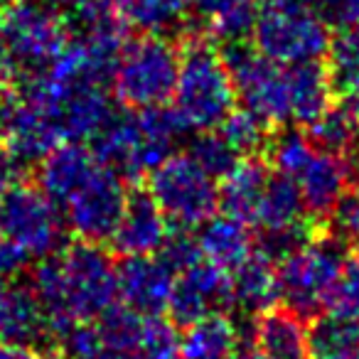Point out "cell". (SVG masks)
I'll return each instance as SVG.
<instances>
[{"instance_id": "cell-1", "label": "cell", "mask_w": 359, "mask_h": 359, "mask_svg": "<svg viewBox=\"0 0 359 359\" xmlns=\"http://www.w3.org/2000/svg\"><path fill=\"white\" fill-rule=\"evenodd\" d=\"M180 74L172 91V109L187 130L219 128L236 109V91L215 40L205 30L180 32Z\"/></svg>"}, {"instance_id": "cell-22", "label": "cell", "mask_w": 359, "mask_h": 359, "mask_svg": "<svg viewBox=\"0 0 359 359\" xmlns=\"http://www.w3.org/2000/svg\"><path fill=\"white\" fill-rule=\"evenodd\" d=\"M231 308L244 315H259L278 305V276L276 264L251 251L241 266L231 271Z\"/></svg>"}, {"instance_id": "cell-28", "label": "cell", "mask_w": 359, "mask_h": 359, "mask_svg": "<svg viewBox=\"0 0 359 359\" xmlns=\"http://www.w3.org/2000/svg\"><path fill=\"white\" fill-rule=\"evenodd\" d=\"M303 130H305V135H308V140L318 150L339 155L357 140L359 123H357V118L349 114L347 106L339 101V104L330 106L327 111H323V114H320L313 123L305 126Z\"/></svg>"}, {"instance_id": "cell-49", "label": "cell", "mask_w": 359, "mask_h": 359, "mask_svg": "<svg viewBox=\"0 0 359 359\" xmlns=\"http://www.w3.org/2000/svg\"><path fill=\"white\" fill-rule=\"evenodd\" d=\"M3 288H6V280H3V278H0V290H3Z\"/></svg>"}, {"instance_id": "cell-33", "label": "cell", "mask_w": 359, "mask_h": 359, "mask_svg": "<svg viewBox=\"0 0 359 359\" xmlns=\"http://www.w3.org/2000/svg\"><path fill=\"white\" fill-rule=\"evenodd\" d=\"M180 339H182L180 327L170 323V318L150 315V318L143 320L135 359H182Z\"/></svg>"}, {"instance_id": "cell-23", "label": "cell", "mask_w": 359, "mask_h": 359, "mask_svg": "<svg viewBox=\"0 0 359 359\" xmlns=\"http://www.w3.org/2000/svg\"><path fill=\"white\" fill-rule=\"evenodd\" d=\"M239 347L241 334L224 313H215L185 327L180 339L182 359H234Z\"/></svg>"}, {"instance_id": "cell-44", "label": "cell", "mask_w": 359, "mask_h": 359, "mask_svg": "<svg viewBox=\"0 0 359 359\" xmlns=\"http://www.w3.org/2000/svg\"><path fill=\"white\" fill-rule=\"evenodd\" d=\"M342 104L349 109V114L357 118V123H359V86L357 89H352V91H347V94H342Z\"/></svg>"}, {"instance_id": "cell-7", "label": "cell", "mask_w": 359, "mask_h": 359, "mask_svg": "<svg viewBox=\"0 0 359 359\" xmlns=\"http://www.w3.org/2000/svg\"><path fill=\"white\" fill-rule=\"evenodd\" d=\"M60 283L72 323L94 320L114 305L116 259L94 241L76 239L57 251Z\"/></svg>"}, {"instance_id": "cell-36", "label": "cell", "mask_w": 359, "mask_h": 359, "mask_svg": "<svg viewBox=\"0 0 359 359\" xmlns=\"http://www.w3.org/2000/svg\"><path fill=\"white\" fill-rule=\"evenodd\" d=\"M327 229L337 234L349 246V251H359V185L342 195L330 215Z\"/></svg>"}, {"instance_id": "cell-14", "label": "cell", "mask_w": 359, "mask_h": 359, "mask_svg": "<svg viewBox=\"0 0 359 359\" xmlns=\"http://www.w3.org/2000/svg\"><path fill=\"white\" fill-rule=\"evenodd\" d=\"M170 231L158 202L145 187H133L126 192V205L121 219L111 234V249L121 256H148L160 249Z\"/></svg>"}, {"instance_id": "cell-34", "label": "cell", "mask_w": 359, "mask_h": 359, "mask_svg": "<svg viewBox=\"0 0 359 359\" xmlns=\"http://www.w3.org/2000/svg\"><path fill=\"white\" fill-rule=\"evenodd\" d=\"M155 256H158L175 276H177L180 271L195 266L197 261H202L200 244H197V236L192 234V229H177V226H172V231H168V236H165V241L160 244V249L155 251Z\"/></svg>"}, {"instance_id": "cell-2", "label": "cell", "mask_w": 359, "mask_h": 359, "mask_svg": "<svg viewBox=\"0 0 359 359\" xmlns=\"http://www.w3.org/2000/svg\"><path fill=\"white\" fill-rule=\"evenodd\" d=\"M347 256L349 246L323 226L308 244L276 264L278 303L303 320L318 318L330 308Z\"/></svg>"}, {"instance_id": "cell-17", "label": "cell", "mask_w": 359, "mask_h": 359, "mask_svg": "<svg viewBox=\"0 0 359 359\" xmlns=\"http://www.w3.org/2000/svg\"><path fill=\"white\" fill-rule=\"evenodd\" d=\"M99 165L89 145L65 140L37 165V187L57 210H62V205L96 172Z\"/></svg>"}, {"instance_id": "cell-20", "label": "cell", "mask_w": 359, "mask_h": 359, "mask_svg": "<svg viewBox=\"0 0 359 359\" xmlns=\"http://www.w3.org/2000/svg\"><path fill=\"white\" fill-rule=\"evenodd\" d=\"M251 342L264 359H310L305 320L288 308L273 305L256 315Z\"/></svg>"}, {"instance_id": "cell-19", "label": "cell", "mask_w": 359, "mask_h": 359, "mask_svg": "<svg viewBox=\"0 0 359 359\" xmlns=\"http://www.w3.org/2000/svg\"><path fill=\"white\" fill-rule=\"evenodd\" d=\"M285 86H288L290 118L305 128L313 123L323 111L334 104V86L323 60L298 62L283 67Z\"/></svg>"}, {"instance_id": "cell-39", "label": "cell", "mask_w": 359, "mask_h": 359, "mask_svg": "<svg viewBox=\"0 0 359 359\" xmlns=\"http://www.w3.org/2000/svg\"><path fill=\"white\" fill-rule=\"evenodd\" d=\"M229 0H182V6H185V27H195V30H205L207 32V22L226 6ZM182 27V30H185ZM210 35V32H207Z\"/></svg>"}, {"instance_id": "cell-10", "label": "cell", "mask_w": 359, "mask_h": 359, "mask_svg": "<svg viewBox=\"0 0 359 359\" xmlns=\"http://www.w3.org/2000/svg\"><path fill=\"white\" fill-rule=\"evenodd\" d=\"M60 143L62 130L52 114L20 89L0 96V148H6L22 168L40 165Z\"/></svg>"}, {"instance_id": "cell-16", "label": "cell", "mask_w": 359, "mask_h": 359, "mask_svg": "<svg viewBox=\"0 0 359 359\" xmlns=\"http://www.w3.org/2000/svg\"><path fill=\"white\" fill-rule=\"evenodd\" d=\"M290 180L298 185L308 215L320 224L330 219V215L334 212L337 202L342 200V195L349 187L342 158L318 148L310 153V158L300 165L298 172Z\"/></svg>"}, {"instance_id": "cell-12", "label": "cell", "mask_w": 359, "mask_h": 359, "mask_svg": "<svg viewBox=\"0 0 359 359\" xmlns=\"http://www.w3.org/2000/svg\"><path fill=\"white\" fill-rule=\"evenodd\" d=\"M226 308H231L229 271L202 259L175 276L165 313L170 315V323L185 330Z\"/></svg>"}, {"instance_id": "cell-13", "label": "cell", "mask_w": 359, "mask_h": 359, "mask_svg": "<svg viewBox=\"0 0 359 359\" xmlns=\"http://www.w3.org/2000/svg\"><path fill=\"white\" fill-rule=\"evenodd\" d=\"M172 280L175 273L155 254L123 256L116 264V290L121 303L143 318L165 313Z\"/></svg>"}, {"instance_id": "cell-47", "label": "cell", "mask_w": 359, "mask_h": 359, "mask_svg": "<svg viewBox=\"0 0 359 359\" xmlns=\"http://www.w3.org/2000/svg\"><path fill=\"white\" fill-rule=\"evenodd\" d=\"M234 359H264V357H261V354L259 352H256V349L254 347H251L249 349V352H239V354H236V357Z\"/></svg>"}, {"instance_id": "cell-5", "label": "cell", "mask_w": 359, "mask_h": 359, "mask_svg": "<svg viewBox=\"0 0 359 359\" xmlns=\"http://www.w3.org/2000/svg\"><path fill=\"white\" fill-rule=\"evenodd\" d=\"M0 35L22 76L42 74L69 45L62 13L37 0H11L0 13Z\"/></svg>"}, {"instance_id": "cell-37", "label": "cell", "mask_w": 359, "mask_h": 359, "mask_svg": "<svg viewBox=\"0 0 359 359\" xmlns=\"http://www.w3.org/2000/svg\"><path fill=\"white\" fill-rule=\"evenodd\" d=\"M315 13L334 32L359 25V0H318Z\"/></svg>"}, {"instance_id": "cell-42", "label": "cell", "mask_w": 359, "mask_h": 359, "mask_svg": "<svg viewBox=\"0 0 359 359\" xmlns=\"http://www.w3.org/2000/svg\"><path fill=\"white\" fill-rule=\"evenodd\" d=\"M339 158H342V165H344V172H347L349 185L357 187L359 185V135H357V140H354V143L344 150V153H339Z\"/></svg>"}, {"instance_id": "cell-29", "label": "cell", "mask_w": 359, "mask_h": 359, "mask_svg": "<svg viewBox=\"0 0 359 359\" xmlns=\"http://www.w3.org/2000/svg\"><path fill=\"white\" fill-rule=\"evenodd\" d=\"M332 79L334 91L347 94V91L359 86V25L347 27V30H337V35L330 37L327 52H325Z\"/></svg>"}, {"instance_id": "cell-43", "label": "cell", "mask_w": 359, "mask_h": 359, "mask_svg": "<svg viewBox=\"0 0 359 359\" xmlns=\"http://www.w3.org/2000/svg\"><path fill=\"white\" fill-rule=\"evenodd\" d=\"M0 359H45V357L40 352H35V349L0 342Z\"/></svg>"}, {"instance_id": "cell-4", "label": "cell", "mask_w": 359, "mask_h": 359, "mask_svg": "<svg viewBox=\"0 0 359 359\" xmlns=\"http://www.w3.org/2000/svg\"><path fill=\"white\" fill-rule=\"evenodd\" d=\"M145 177V190L158 202L170 226L197 229L219 210L215 177H210L190 155H168Z\"/></svg>"}, {"instance_id": "cell-35", "label": "cell", "mask_w": 359, "mask_h": 359, "mask_svg": "<svg viewBox=\"0 0 359 359\" xmlns=\"http://www.w3.org/2000/svg\"><path fill=\"white\" fill-rule=\"evenodd\" d=\"M327 310L359 318V251H349V256L344 259Z\"/></svg>"}, {"instance_id": "cell-45", "label": "cell", "mask_w": 359, "mask_h": 359, "mask_svg": "<svg viewBox=\"0 0 359 359\" xmlns=\"http://www.w3.org/2000/svg\"><path fill=\"white\" fill-rule=\"evenodd\" d=\"M89 3H94V6H99V8H109V11L121 13V8H123L128 0H89Z\"/></svg>"}, {"instance_id": "cell-38", "label": "cell", "mask_w": 359, "mask_h": 359, "mask_svg": "<svg viewBox=\"0 0 359 359\" xmlns=\"http://www.w3.org/2000/svg\"><path fill=\"white\" fill-rule=\"evenodd\" d=\"M30 261L32 256L20 244L0 234V278L11 280L15 276H20L22 271L30 269Z\"/></svg>"}, {"instance_id": "cell-48", "label": "cell", "mask_w": 359, "mask_h": 359, "mask_svg": "<svg viewBox=\"0 0 359 359\" xmlns=\"http://www.w3.org/2000/svg\"><path fill=\"white\" fill-rule=\"evenodd\" d=\"M8 3H11V0H0V13H3V8H6Z\"/></svg>"}, {"instance_id": "cell-21", "label": "cell", "mask_w": 359, "mask_h": 359, "mask_svg": "<svg viewBox=\"0 0 359 359\" xmlns=\"http://www.w3.org/2000/svg\"><path fill=\"white\" fill-rule=\"evenodd\" d=\"M197 229H200V234L195 236L200 244L202 259L229 271V273L236 266L244 264L254 251V234L249 231V224L231 219L226 215L210 217Z\"/></svg>"}, {"instance_id": "cell-18", "label": "cell", "mask_w": 359, "mask_h": 359, "mask_svg": "<svg viewBox=\"0 0 359 359\" xmlns=\"http://www.w3.org/2000/svg\"><path fill=\"white\" fill-rule=\"evenodd\" d=\"M269 177L271 165L266 163L264 155H246V158H241L239 165L229 175L222 177V187H217L222 215L244 222L249 226L254 224Z\"/></svg>"}, {"instance_id": "cell-9", "label": "cell", "mask_w": 359, "mask_h": 359, "mask_svg": "<svg viewBox=\"0 0 359 359\" xmlns=\"http://www.w3.org/2000/svg\"><path fill=\"white\" fill-rule=\"evenodd\" d=\"M0 234L20 244L32 259L52 256L67 244V224L50 197L20 180L0 197Z\"/></svg>"}, {"instance_id": "cell-30", "label": "cell", "mask_w": 359, "mask_h": 359, "mask_svg": "<svg viewBox=\"0 0 359 359\" xmlns=\"http://www.w3.org/2000/svg\"><path fill=\"white\" fill-rule=\"evenodd\" d=\"M222 135L239 150L241 155H264L266 145L273 133V126H269L264 118L254 114L249 109H234L224 121H222L219 128Z\"/></svg>"}, {"instance_id": "cell-50", "label": "cell", "mask_w": 359, "mask_h": 359, "mask_svg": "<svg viewBox=\"0 0 359 359\" xmlns=\"http://www.w3.org/2000/svg\"><path fill=\"white\" fill-rule=\"evenodd\" d=\"M106 359H121V357H106Z\"/></svg>"}, {"instance_id": "cell-6", "label": "cell", "mask_w": 359, "mask_h": 359, "mask_svg": "<svg viewBox=\"0 0 359 359\" xmlns=\"http://www.w3.org/2000/svg\"><path fill=\"white\" fill-rule=\"evenodd\" d=\"M251 40L266 60L288 67L323 60L330 45V27L313 8L266 0V8L256 18Z\"/></svg>"}, {"instance_id": "cell-11", "label": "cell", "mask_w": 359, "mask_h": 359, "mask_svg": "<svg viewBox=\"0 0 359 359\" xmlns=\"http://www.w3.org/2000/svg\"><path fill=\"white\" fill-rule=\"evenodd\" d=\"M126 180L99 165L96 172L62 205V219L76 239L104 244L111 239L126 205Z\"/></svg>"}, {"instance_id": "cell-51", "label": "cell", "mask_w": 359, "mask_h": 359, "mask_svg": "<svg viewBox=\"0 0 359 359\" xmlns=\"http://www.w3.org/2000/svg\"><path fill=\"white\" fill-rule=\"evenodd\" d=\"M256 3H259V0H256Z\"/></svg>"}, {"instance_id": "cell-26", "label": "cell", "mask_w": 359, "mask_h": 359, "mask_svg": "<svg viewBox=\"0 0 359 359\" xmlns=\"http://www.w3.org/2000/svg\"><path fill=\"white\" fill-rule=\"evenodd\" d=\"M143 315L121 305H109L99 318H94L99 334L104 339V347L109 357L135 359L140 342V330H143Z\"/></svg>"}, {"instance_id": "cell-25", "label": "cell", "mask_w": 359, "mask_h": 359, "mask_svg": "<svg viewBox=\"0 0 359 359\" xmlns=\"http://www.w3.org/2000/svg\"><path fill=\"white\" fill-rule=\"evenodd\" d=\"M313 219L305 210V202L293 180L271 170V177L266 182L264 197H261L259 215L254 224L259 229H280V226L298 224V222Z\"/></svg>"}, {"instance_id": "cell-46", "label": "cell", "mask_w": 359, "mask_h": 359, "mask_svg": "<svg viewBox=\"0 0 359 359\" xmlns=\"http://www.w3.org/2000/svg\"><path fill=\"white\" fill-rule=\"evenodd\" d=\"M278 3H288V6H300V8H313L315 11V3H318V0H278Z\"/></svg>"}, {"instance_id": "cell-27", "label": "cell", "mask_w": 359, "mask_h": 359, "mask_svg": "<svg viewBox=\"0 0 359 359\" xmlns=\"http://www.w3.org/2000/svg\"><path fill=\"white\" fill-rule=\"evenodd\" d=\"M121 18L128 22V27H138L140 32L153 35H168L182 32L185 27V6L182 0H128L121 8Z\"/></svg>"}, {"instance_id": "cell-32", "label": "cell", "mask_w": 359, "mask_h": 359, "mask_svg": "<svg viewBox=\"0 0 359 359\" xmlns=\"http://www.w3.org/2000/svg\"><path fill=\"white\" fill-rule=\"evenodd\" d=\"M256 18H259L256 0H229L207 22V32H210L212 40H222V42L249 40L251 32H254Z\"/></svg>"}, {"instance_id": "cell-24", "label": "cell", "mask_w": 359, "mask_h": 359, "mask_svg": "<svg viewBox=\"0 0 359 359\" xmlns=\"http://www.w3.org/2000/svg\"><path fill=\"white\" fill-rule=\"evenodd\" d=\"M310 359H354L359 354V318L325 310L310 320Z\"/></svg>"}, {"instance_id": "cell-40", "label": "cell", "mask_w": 359, "mask_h": 359, "mask_svg": "<svg viewBox=\"0 0 359 359\" xmlns=\"http://www.w3.org/2000/svg\"><path fill=\"white\" fill-rule=\"evenodd\" d=\"M22 175H25V168L6 148H0V197L6 195L13 185H18Z\"/></svg>"}, {"instance_id": "cell-31", "label": "cell", "mask_w": 359, "mask_h": 359, "mask_svg": "<svg viewBox=\"0 0 359 359\" xmlns=\"http://www.w3.org/2000/svg\"><path fill=\"white\" fill-rule=\"evenodd\" d=\"M197 133L200 135L190 143V153L187 155H190L210 177L222 180L224 175H229L231 170L239 165L241 158H244L217 128L197 130Z\"/></svg>"}, {"instance_id": "cell-3", "label": "cell", "mask_w": 359, "mask_h": 359, "mask_svg": "<svg viewBox=\"0 0 359 359\" xmlns=\"http://www.w3.org/2000/svg\"><path fill=\"white\" fill-rule=\"evenodd\" d=\"M177 74L180 42L168 35L143 32L135 40L126 42L111 84L121 106L143 111L150 106H163L172 99Z\"/></svg>"}, {"instance_id": "cell-41", "label": "cell", "mask_w": 359, "mask_h": 359, "mask_svg": "<svg viewBox=\"0 0 359 359\" xmlns=\"http://www.w3.org/2000/svg\"><path fill=\"white\" fill-rule=\"evenodd\" d=\"M18 81H20V72H18L15 62H13L6 40L0 35V96H6L8 91L15 89Z\"/></svg>"}, {"instance_id": "cell-8", "label": "cell", "mask_w": 359, "mask_h": 359, "mask_svg": "<svg viewBox=\"0 0 359 359\" xmlns=\"http://www.w3.org/2000/svg\"><path fill=\"white\" fill-rule=\"evenodd\" d=\"M231 84L236 91V101L269 126L278 128L290 121L288 86H285V72L280 65L266 60L249 40L224 42L219 50Z\"/></svg>"}, {"instance_id": "cell-15", "label": "cell", "mask_w": 359, "mask_h": 359, "mask_svg": "<svg viewBox=\"0 0 359 359\" xmlns=\"http://www.w3.org/2000/svg\"><path fill=\"white\" fill-rule=\"evenodd\" d=\"M0 342L35 349L40 354L55 349V334L30 285L6 283L0 290Z\"/></svg>"}]
</instances>
